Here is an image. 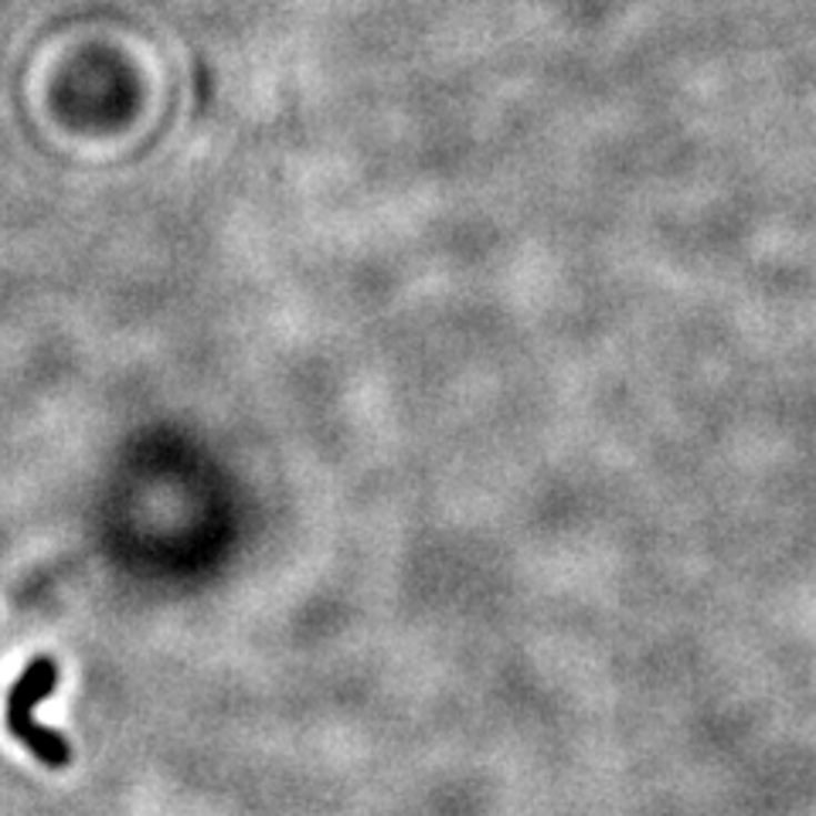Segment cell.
Segmentation results:
<instances>
[{
    "mask_svg": "<svg viewBox=\"0 0 816 816\" xmlns=\"http://www.w3.org/2000/svg\"><path fill=\"white\" fill-rule=\"evenodd\" d=\"M54 687H59V664H54L51 657H34L21 671V677L14 681V687L8 694V732L34 752V758L41 762V766L69 769L72 745L66 742V735H59L54 728H48L34 718V707L48 694H54Z\"/></svg>",
    "mask_w": 816,
    "mask_h": 816,
    "instance_id": "cell-1",
    "label": "cell"
}]
</instances>
